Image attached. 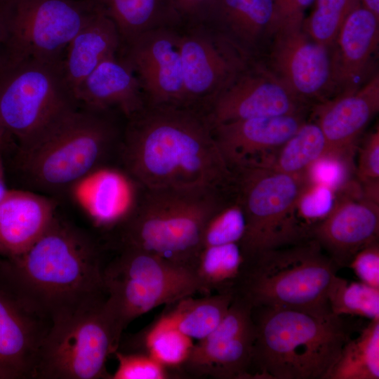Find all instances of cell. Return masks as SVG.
I'll use <instances>...</instances> for the list:
<instances>
[{"label": "cell", "mask_w": 379, "mask_h": 379, "mask_svg": "<svg viewBox=\"0 0 379 379\" xmlns=\"http://www.w3.org/2000/svg\"><path fill=\"white\" fill-rule=\"evenodd\" d=\"M127 119L119 154L127 174L142 188L233 189V173L206 113L147 105Z\"/></svg>", "instance_id": "obj_1"}, {"label": "cell", "mask_w": 379, "mask_h": 379, "mask_svg": "<svg viewBox=\"0 0 379 379\" xmlns=\"http://www.w3.org/2000/svg\"><path fill=\"white\" fill-rule=\"evenodd\" d=\"M105 247L86 230L55 214L25 251L0 256V274L43 315L107 297Z\"/></svg>", "instance_id": "obj_2"}, {"label": "cell", "mask_w": 379, "mask_h": 379, "mask_svg": "<svg viewBox=\"0 0 379 379\" xmlns=\"http://www.w3.org/2000/svg\"><path fill=\"white\" fill-rule=\"evenodd\" d=\"M115 113L79 105L18 145L16 167L30 190L62 192L102 168L122 138Z\"/></svg>", "instance_id": "obj_3"}, {"label": "cell", "mask_w": 379, "mask_h": 379, "mask_svg": "<svg viewBox=\"0 0 379 379\" xmlns=\"http://www.w3.org/2000/svg\"><path fill=\"white\" fill-rule=\"evenodd\" d=\"M143 190L114 224L111 247L141 249L194 270L206 227L233 191L208 186Z\"/></svg>", "instance_id": "obj_4"}, {"label": "cell", "mask_w": 379, "mask_h": 379, "mask_svg": "<svg viewBox=\"0 0 379 379\" xmlns=\"http://www.w3.org/2000/svg\"><path fill=\"white\" fill-rule=\"evenodd\" d=\"M252 317L253 378L326 379L349 338L331 311L253 307Z\"/></svg>", "instance_id": "obj_5"}, {"label": "cell", "mask_w": 379, "mask_h": 379, "mask_svg": "<svg viewBox=\"0 0 379 379\" xmlns=\"http://www.w3.org/2000/svg\"><path fill=\"white\" fill-rule=\"evenodd\" d=\"M338 269L318 242L309 238L244 262L233 294L253 307L329 312L327 293Z\"/></svg>", "instance_id": "obj_6"}, {"label": "cell", "mask_w": 379, "mask_h": 379, "mask_svg": "<svg viewBox=\"0 0 379 379\" xmlns=\"http://www.w3.org/2000/svg\"><path fill=\"white\" fill-rule=\"evenodd\" d=\"M100 298L62 309L51 318L34 378L111 379L106 364L122 334Z\"/></svg>", "instance_id": "obj_7"}, {"label": "cell", "mask_w": 379, "mask_h": 379, "mask_svg": "<svg viewBox=\"0 0 379 379\" xmlns=\"http://www.w3.org/2000/svg\"><path fill=\"white\" fill-rule=\"evenodd\" d=\"M232 171L246 219L239 242L244 262L266 251L310 238L295 214L298 200L309 182L307 173L289 174L252 164Z\"/></svg>", "instance_id": "obj_8"}, {"label": "cell", "mask_w": 379, "mask_h": 379, "mask_svg": "<svg viewBox=\"0 0 379 379\" xmlns=\"http://www.w3.org/2000/svg\"><path fill=\"white\" fill-rule=\"evenodd\" d=\"M106 262V305L121 333L137 317L161 305L202 293L192 269L131 247L115 249Z\"/></svg>", "instance_id": "obj_9"}, {"label": "cell", "mask_w": 379, "mask_h": 379, "mask_svg": "<svg viewBox=\"0 0 379 379\" xmlns=\"http://www.w3.org/2000/svg\"><path fill=\"white\" fill-rule=\"evenodd\" d=\"M99 8L93 0H1L0 68L27 60H62Z\"/></svg>", "instance_id": "obj_10"}, {"label": "cell", "mask_w": 379, "mask_h": 379, "mask_svg": "<svg viewBox=\"0 0 379 379\" xmlns=\"http://www.w3.org/2000/svg\"><path fill=\"white\" fill-rule=\"evenodd\" d=\"M79 105L62 60H27L0 68V121L18 145Z\"/></svg>", "instance_id": "obj_11"}, {"label": "cell", "mask_w": 379, "mask_h": 379, "mask_svg": "<svg viewBox=\"0 0 379 379\" xmlns=\"http://www.w3.org/2000/svg\"><path fill=\"white\" fill-rule=\"evenodd\" d=\"M252 307L244 298L234 295L219 325L193 345L180 366L183 375L196 378H253L255 326Z\"/></svg>", "instance_id": "obj_12"}, {"label": "cell", "mask_w": 379, "mask_h": 379, "mask_svg": "<svg viewBox=\"0 0 379 379\" xmlns=\"http://www.w3.org/2000/svg\"><path fill=\"white\" fill-rule=\"evenodd\" d=\"M303 21L282 24L274 29L269 69L302 101L320 102L335 91L331 49L311 38Z\"/></svg>", "instance_id": "obj_13"}, {"label": "cell", "mask_w": 379, "mask_h": 379, "mask_svg": "<svg viewBox=\"0 0 379 379\" xmlns=\"http://www.w3.org/2000/svg\"><path fill=\"white\" fill-rule=\"evenodd\" d=\"M178 34L185 106L207 102L244 68L247 61L223 38L204 24L189 25Z\"/></svg>", "instance_id": "obj_14"}, {"label": "cell", "mask_w": 379, "mask_h": 379, "mask_svg": "<svg viewBox=\"0 0 379 379\" xmlns=\"http://www.w3.org/2000/svg\"><path fill=\"white\" fill-rule=\"evenodd\" d=\"M305 102L268 68L240 71L209 104L212 125L237 120L302 113Z\"/></svg>", "instance_id": "obj_15"}, {"label": "cell", "mask_w": 379, "mask_h": 379, "mask_svg": "<svg viewBox=\"0 0 379 379\" xmlns=\"http://www.w3.org/2000/svg\"><path fill=\"white\" fill-rule=\"evenodd\" d=\"M378 234L379 202L366 197L352 180L335 192L332 209L310 232L338 268L347 267L357 251L378 240Z\"/></svg>", "instance_id": "obj_16"}, {"label": "cell", "mask_w": 379, "mask_h": 379, "mask_svg": "<svg viewBox=\"0 0 379 379\" xmlns=\"http://www.w3.org/2000/svg\"><path fill=\"white\" fill-rule=\"evenodd\" d=\"M174 27L147 32L121 49L137 76L148 105L185 106L178 33Z\"/></svg>", "instance_id": "obj_17"}, {"label": "cell", "mask_w": 379, "mask_h": 379, "mask_svg": "<svg viewBox=\"0 0 379 379\" xmlns=\"http://www.w3.org/2000/svg\"><path fill=\"white\" fill-rule=\"evenodd\" d=\"M50 324L0 274V379L34 378Z\"/></svg>", "instance_id": "obj_18"}, {"label": "cell", "mask_w": 379, "mask_h": 379, "mask_svg": "<svg viewBox=\"0 0 379 379\" xmlns=\"http://www.w3.org/2000/svg\"><path fill=\"white\" fill-rule=\"evenodd\" d=\"M305 121L302 112L233 121L213 128L217 144L232 168L246 164L266 166Z\"/></svg>", "instance_id": "obj_19"}, {"label": "cell", "mask_w": 379, "mask_h": 379, "mask_svg": "<svg viewBox=\"0 0 379 379\" xmlns=\"http://www.w3.org/2000/svg\"><path fill=\"white\" fill-rule=\"evenodd\" d=\"M378 110V73L359 87L319 102L314 121L326 139L325 154L352 157L359 135Z\"/></svg>", "instance_id": "obj_20"}, {"label": "cell", "mask_w": 379, "mask_h": 379, "mask_svg": "<svg viewBox=\"0 0 379 379\" xmlns=\"http://www.w3.org/2000/svg\"><path fill=\"white\" fill-rule=\"evenodd\" d=\"M379 44V18L359 2L345 20L331 48L337 93L357 88L369 79Z\"/></svg>", "instance_id": "obj_21"}, {"label": "cell", "mask_w": 379, "mask_h": 379, "mask_svg": "<svg viewBox=\"0 0 379 379\" xmlns=\"http://www.w3.org/2000/svg\"><path fill=\"white\" fill-rule=\"evenodd\" d=\"M273 13V0H213L202 24L248 62L271 39Z\"/></svg>", "instance_id": "obj_22"}, {"label": "cell", "mask_w": 379, "mask_h": 379, "mask_svg": "<svg viewBox=\"0 0 379 379\" xmlns=\"http://www.w3.org/2000/svg\"><path fill=\"white\" fill-rule=\"evenodd\" d=\"M118 53L102 60L80 83L74 93L82 106L115 111L128 119L147 104L133 69L123 55Z\"/></svg>", "instance_id": "obj_23"}, {"label": "cell", "mask_w": 379, "mask_h": 379, "mask_svg": "<svg viewBox=\"0 0 379 379\" xmlns=\"http://www.w3.org/2000/svg\"><path fill=\"white\" fill-rule=\"evenodd\" d=\"M55 201L32 190H8L0 202V256L25 251L54 218Z\"/></svg>", "instance_id": "obj_24"}, {"label": "cell", "mask_w": 379, "mask_h": 379, "mask_svg": "<svg viewBox=\"0 0 379 379\" xmlns=\"http://www.w3.org/2000/svg\"><path fill=\"white\" fill-rule=\"evenodd\" d=\"M121 49V41L115 25L99 8L72 38L62 60L65 77L73 93L102 60Z\"/></svg>", "instance_id": "obj_25"}, {"label": "cell", "mask_w": 379, "mask_h": 379, "mask_svg": "<svg viewBox=\"0 0 379 379\" xmlns=\"http://www.w3.org/2000/svg\"><path fill=\"white\" fill-rule=\"evenodd\" d=\"M114 22L121 48L139 36L182 24L175 0H93Z\"/></svg>", "instance_id": "obj_26"}, {"label": "cell", "mask_w": 379, "mask_h": 379, "mask_svg": "<svg viewBox=\"0 0 379 379\" xmlns=\"http://www.w3.org/2000/svg\"><path fill=\"white\" fill-rule=\"evenodd\" d=\"M232 293L189 296L171 305L157 320L198 340L208 335L221 322L233 300Z\"/></svg>", "instance_id": "obj_27"}, {"label": "cell", "mask_w": 379, "mask_h": 379, "mask_svg": "<svg viewBox=\"0 0 379 379\" xmlns=\"http://www.w3.org/2000/svg\"><path fill=\"white\" fill-rule=\"evenodd\" d=\"M193 345L190 338L157 319L142 331L121 338L117 350L143 352L164 365L180 370Z\"/></svg>", "instance_id": "obj_28"}, {"label": "cell", "mask_w": 379, "mask_h": 379, "mask_svg": "<svg viewBox=\"0 0 379 379\" xmlns=\"http://www.w3.org/2000/svg\"><path fill=\"white\" fill-rule=\"evenodd\" d=\"M244 260L239 243L201 248L194 272L203 294L232 293L241 272Z\"/></svg>", "instance_id": "obj_29"}, {"label": "cell", "mask_w": 379, "mask_h": 379, "mask_svg": "<svg viewBox=\"0 0 379 379\" xmlns=\"http://www.w3.org/2000/svg\"><path fill=\"white\" fill-rule=\"evenodd\" d=\"M378 378L379 320H374L357 337L347 339L326 379Z\"/></svg>", "instance_id": "obj_30"}, {"label": "cell", "mask_w": 379, "mask_h": 379, "mask_svg": "<svg viewBox=\"0 0 379 379\" xmlns=\"http://www.w3.org/2000/svg\"><path fill=\"white\" fill-rule=\"evenodd\" d=\"M326 150L327 141L320 127L314 121H305L264 166L289 174L305 173Z\"/></svg>", "instance_id": "obj_31"}, {"label": "cell", "mask_w": 379, "mask_h": 379, "mask_svg": "<svg viewBox=\"0 0 379 379\" xmlns=\"http://www.w3.org/2000/svg\"><path fill=\"white\" fill-rule=\"evenodd\" d=\"M327 301L335 315L379 320V288L361 281H350L335 274L328 290Z\"/></svg>", "instance_id": "obj_32"}, {"label": "cell", "mask_w": 379, "mask_h": 379, "mask_svg": "<svg viewBox=\"0 0 379 379\" xmlns=\"http://www.w3.org/2000/svg\"><path fill=\"white\" fill-rule=\"evenodd\" d=\"M359 0H315L303 28L317 42L332 48L347 16Z\"/></svg>", "instance_id": "obj_33"}, {"label": "cell", "mask_w": 379, "mask_h": 379, "mask_svg": "<svg viewBox=\"0 0 379 379\" xmlns=\"http://www.w3.org/2000/svg\"><path fill=\"white\" fill-rule=\"evenodd\" d=\"M245 230L244 213L234 193L206 225L203 234L201 248L239 243Z\"/></svg>", "instance_id": "obj_34"}, {"label": "cell", "mask_w": 379, "mask_h": 379, "mask_svg": "<svg viewBox=\"0 0 379 379\" xmlns=\"http://www.w3.org/2000/svg\"><path fill=\"white\" fill-rule=\"evenodd\" d=\"M118 366L111 379H168L185 378L178 369L170 368L143 352L117 350Z\"/></svg>", "instance_id": "obj_35"}, {"label": "cell", "mask_w": 379, "mask_h": 379, "mask_svg": "<svg viewBox=\"0 0 379 379\" xmlns=\"http://www.w3.org/2000/svg\"><path fill=\"white\" fill-rule=\"evenodd\" d=\"M334 201L335 192L332 189L309 180L300 195L295 210L297 219L309 234L311 228L329 213Z\"/></svg>", "instance_id": "obj_36"}, {"label": "cell", "mask_w": 379, "mask_h": 379, "mask_svg": "<svg viewBox=\"0 0 379 379\" xmlns=\"http://www.w3.org/2000/svg\"><path fill=\"white\" fill-rule=\"evenodd\" d=\"M352 166V157L326 153L310 166L307 173L310 181L324 185L335 192L351 180Z\"/></svg>", "instance_id": "obj_37"}, {"label": "cell", "mask_w": 379, "mask_h": 379, "mask_svg": "<svg viewBox=\"0 0 379 379\" xmlns=\"http://www.w3.org/2000/svg\"><path fill=\"white\" fill-rule=\"evenodd\" d=\"M99 178L96 186L95 214L102 222L115 224L117 219L119 220L121 180L112 173L104 174Z\"/></svg>", "instance_id": "obj_38"}, {"label": "cell", "mask_w": 379, "mask_h": 379, "mask_svg": "<svg viewBox=\"0 0 379 379\" xmlns=\"http://www.w3.org/2000/svg\"><path fill=\"white\" fill-rule=\"evenodd\" d=\"M361 185L379 184V130L367 135L359 152L355 169Z\"/></svg>", "instance_id": "obj_39"}, {"label": "cell", "mask_w": 379, "mask_h": 379, "mask_svg": "<svg viewBox=\"0 0 379 379\" xmlns=\"http://www.w3.org/2000/svg\"><path fill=\"white\" fill-rule=\"evenodd\" d=\"M351 268L360 281L379 288V244L375 241L357 251L350 261Z\"/></svg>", "instance_id": "obj_40"}, {"label": "cell", "mask_w": 379, "mask_h": 379, "mask_svg": "<svg viewBox=\"0 0 379 379\" xmlns=\"http://www.w3.org/2000/svg\"><path fill=\"white\" fill-rule=\"evenodd\" d=\"M315 0H273V32L279 25L303 20L305 12Z\"/></svg>", "instance_id": "obj_41"}, {"label": "cell", "mask_w": 379, "mask_h": 379, "mask_svg": "<svg viewBox=\"0 0 379 379\" xmlns=\"http://www.w3.org/2000/svg\"><path fill=\"white\" fill-rule=\"evenodd\" d=\"M182 23H202L213 0H175Z\"/></svg>", "instance_id": "obj_42"}, {"label": "cell", "mask_w": 379, "mask_h": 379, "mask_svg": "<svg viewBox=\"0 0 379 379\" xmlns=\"http://www.w3.org/2000/svg\"><path fill=\"white\" fill-rule=\"evenodd\" d=\"M13 142L12 137L8 133L0 121V151L10 147Z\"/></svg>", "instance_id": "obj_43"}, {"label": "cell", "mask_w": 379, "mask_h": 379, "mask_svg": "<svg viewBox=\"0 0 379 379\" xmlns=\"http://www.w3.org/2000/svg\"><path fill=\"white\" fill-rule=\"evenodd\" d=\"M361 6L379 18V0H359Z\"/></svg>", "instance_id": "obj_44"}, {"label": "cell", "mask_w": 379, "mask_h": 379, "mask_svg": "<svg viewBox=\"0 0 379 379\" xmlns=\"http://www.w3.org/2000/svg\"><path fill=\"white\" fill-rule=\"evenodd\" d=\"M8 189H7L5 182L4 167L2 159V152L0 151V202L6 195Z\"/></svg>", "instance_id": "obj_45"}, {"label": "cell", "mask_w": 379, "mask_h": 379, "mask_svg": "<svg viewBox=\"0 0 379 379\" xmlns=\"http://www.w3.org/2000/svg\"><path fill=\"white\" fill-rule=\"evenodd\" d=\"M1 1V0H0V1Z\"/></svg>", "instance_id": "obj_46"}, {"label": "cell", "mask_w": 379, "mask_h": 379, "mask_svg": "<svg viewBox=\"0 0 379 379\" xmlns=\"http://www.w3.org/2000/svg\"></svg>", "instance_id": "obj_47"}]
</instances>
